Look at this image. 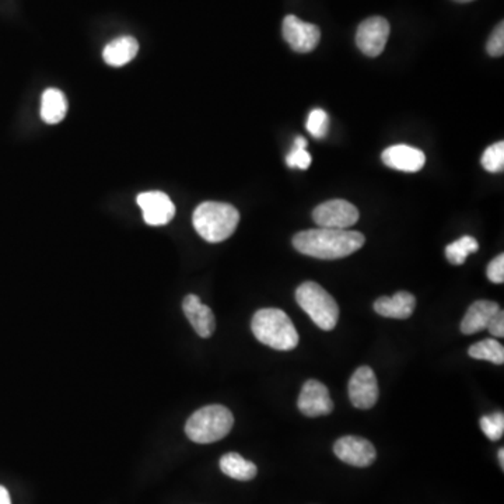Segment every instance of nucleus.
<instances>
[{
	"instance_id": "1",
	"label": "nucleus",
	"mask_w": 504,
	"mask_h": 504,
	"mask_svg": "<svg viewBox=\"0 0 504 504\" xmlns=\"http://www.w3.org/2000/svg\"><path fill=\"white\" fill-rule=\"evenodd\" d=\"M366 243L359 231L340 229H312L293 237V246L304 256L318 259H341L352 256Z\"/></svg>"
},
{
	"instance_id": "2",
	"label": "nucleus",
	"mask_w": 504,
	"mask_h": 504,
	"mask_svg": "<svg viewBox=\"0 0 504 504\" xmlns=\"http://www.w3.org/2000/svg\"><path fill=\"white\" fill-rule=\"evenodd\" d=\"M257 340L275 350H293L299 345V333L286 313L279 308H262L251 321Z\"/></svg>"
},
{
	"instance_id": "3",
	"label": "nucleus",
	"mask_w": 504,
	"mask_h": 504,
	"mask_svg": "<svg viewBox=\"0 0 504 504\" xmlns=\"http://www.w3.org/2000/svg\"><path fill=\"white\" fill-rule=\"evenodd\" d=\"M240 221V213L233 205L223 202L201 203L192 216L196 233L208 243H221L233 236Z\"/></svg>"
},
{
	"instance_id": "4",
	"label": "nucleus",
	"mask_w": 504,
	"mask_h": 504,
	"mask_svg": "<svg viewBox=\"0 0 504 504\" xmlns=\"http://www.w3.org/2000/svg\"><path fill=\"white\" fill-rule=\"evenodd\" d=\"M233 425V414L226 406L208 405L191 415L185 425V433L193 443L210 444L228 436Z\"/></svg>"
},
{
	"instance_id": "5",
	"label": "nucleus",
	"mask_w": 504,
	"mask_h": 504,
	"mask_svg": "<svg viewBox=\"0 0 504 504\" xmlns=\"http://www.w3.org/2000/svg\"><path fill=\"white\" fill-rule=\"evenodd\" d=\"M297 304L312 318L313 322L322 331H332L340 320V307L330 293L315 284L304 282L296 290Z\"/></svg>"
},
{
	"instance_id": "6",
	"label": "nucleus",
	"mask_w": 504,
	"mask_h": 504,
	"mask_svg": "<svg viewBox=\"0 0 504 504\" xmlns=\"http://www.w3.org/2000/svg\"><path fill=\"white\" fill-rule=\"evenodd\" d=\"M359 210L355 205L345 200H332L321 203L313 212V220L324 229L346 230L358 223Z\"/></svg>"
},
{
	"instance_id": "7",
	"label": "nucleus",
	"mask_w": 504,
	"mask_h": 504,
	"mask_svg": "<svg viewBox=\"0 0 504 504\" xmlns=\"http://www.w3.org/2000/svg\"><path fill=\"white\" fill-rule=\"evenodd\" d=\"M282 33H284L285 41L294 52H312L320 44V27L312 23L303 22L293 14L285 17Z\"/></svg>"
},
{
	"instance_id": "8",
	"label": "nucleus",
	"mask_w": 504,
	"mask_h": 504,
	"mask_svg": "<svg viewBox=\"0 0 504 504\" xmlns=\"http://www.w3.org/2000/svg\"><path fill=\"white\" fill-rule=\"evenodd\" d=\"M389 23L381 16L369 17L359 25L356 45L364 55L376 58L383 53L389 37Z\"/></svg>"
},
{
	"instance_id": "9",
	"label": "nucleus",
	"mask_w": 504,
	"mask_h": 504,
	"mask_svg": "<svg viewBox=\"0 0 504 504\" xmlns=\"http://www.w3.org/2000/svg\"><path fill=\"white\" fill-rule=\"evenodd\" d=\"M378 383L371 368L361 366L349 381V398L358 409H370L378 401Z\"/></svg>"
},
{
	"instance_id": "10",
	"label": "nucleus",
	"mask_w": 504,
	"mask_h": 504,
	"mask_svg": "<svg viewBox=\"0 0 504 504\" xmlns=\"http://www.w3.org/2000/svg\"><path fill=\"white\" fill-rule=\"evenodd\" d=\"M333 453L345 464L352 467H370L377 458L374 445L369 440L358 436H345L336 440Z\"/></svg>"
},
{
	"instance_id": "11",
	"label": "nucleus",
	"mask_w": 504,
	"mask_h": 504,
	"mask_svg": "<svg viewBox=\"0 0 504 504\" xmlns=\"http://www.w3.org/2000/svg\"><path fill=\"white\" fill-rule=\"evenodd\" d=\"M136 202L149 226H165L174 219L175 206L167 193L160 191L142 192L137 195Z\"/></svg>"
},
{
	"instance_id": "12",
	"label": "nucleus",
	"mask_w": 504,
	"mask_h": 504,
	"mask_svg": "<svg viewBox=\"0 0 504 504\" xmlns=\"http://www.w3.org/2000/svg\"><path fill=\"white\" fill-rule=\"evenodd\" d=\"M297 406L307 417L325 416L333 411V402L327 386L317 380L305 381Z\"/></svg>"
},
{
	"instance_id": "13",
	"label": "nucleus",
	"mask_w": 504,
	"mask_h": 504,
	"mask_svg": "<svg viewBox=\"0 0 504 504\" xmlns=\"http://www.w3.org/2000/svg\"><path fill=\"white\" fill-rule=\"evenodd\" d=\"M384 164L398 172L417 173L424 168L426 156L422 150L409 145H394L381 154Z\"/></svg>"
},
{
	"instance_id": "14",
	"label": "nucleus",
	"mask_w": 504,
	"mask_h": 504,
	"mask_svg": "<svg viewBox=\"0 0 504 504\" xmlns=\"http://www.w3.org/2000/svg\"><path fill=\"white\" fill-rule=\"evenodd\" d=\"M185 317L201 338H210L216 330L215 314L196 294H188L182 302Z\"/></svg>"
},
{
	"instance_id": "15",
	"label": "nucleus",
	"mask_w": 504,
	"mask_h": 504,
	"mask_svg": "<svg viewBox=\"0 0 504 504\" xmlns=\"http://www.w3.org/2000/svg\"><path fill=\"white\" fill-rule=\"evenodd\" d=\"M500 310L498 303L490 302V300H478V302L472 303L461 322V332L465 335H472V333L488 330L489 322Z\"/></svg>"
},
{
	"instance_id": "16",
	"label": "nucleus",
	"mask_w": 504,
	"mask_h": 504,
	"mask_svg": "<svg viewBox=\"0 0 504 504\" xmlns=\"http://www.w3.org/2000/svg\"><path fill=\"white\" fill-rule=\"evenodd\" d=\"M416 297L409 292H397L392 297H380L374 302V310L381 317L406 320L414 314Z\"/></svg>"
},
{
	"instance_id": "17",
	"label": "nucleus",
	"mask_w": 504,
	"mask_h": 504,
	"mask_svg": "<svg viewBox=\"0 0 504 504\" xmlns=\"http://www.w3.org/2000/svg\"><path fill=\"white\" fill-rule=\"evenodd\" d=\"M139 52V42L131 35L112 40L103 51V60L112 68H121L136 58Z\"/></svg>"
},
{
	"instance_id": "18",
	"label": "nucleus",
	"mask_w": 504,
	"mask_h": 504,
	"mask_svg": "<svg viewBox=\"0 0 504 504\" xmlns=\"http://www.w3.org/2000/svg\"><path fill=\"white\" fill-rule=\"evenodd\" d=\"M68 112L65 94L58 89H47L41 97V118L45 124L55 125L63 121Z\"/></svg>"
},
{
	"instance_id": "19",
	"label": "nucleus",
	"mask_w": 504,
	"mask_h": 504,
	"mask_svg": "<svg viewBox=\"0 0 504 504\" xmlns=\"http://www.w3.org/2000/svg\"><path fill=\"white\" fill-rule=\"evenodd\" d=\"M220 470L224 475L230 476L236 481H241V482L254 480L258 473V468L254 462L246 460L237 453H229L220 458Z\"/></svg>"
},
{
	"instance_id": "20",
	"label": "nucleus",
	"mask_w": 504,
	"mask_h": 504,
	"mask_svg": "<svg viewBox=\"0 0 504 504\" xmlns=\"http://www.w3.org/2000/svg\"><path fill=\"white\" fill-rule=\"evenodd\" d=\"M468 355L476 360L492 361L495 364L504 363L503 345L496 340H483L473 343L468 350Z\"/></svg>"
},
{
	"instance_id": "21",
	"label": "nucleus",
	"mask_w": 504,
	"mask_h": 504,
	"mask_svg": "<svg viewBox=\"0 0 504 504\" xmlns=\"http://www.w3.org/2000/svg\"><path fill=\"white\" fill-rule=\"evenodd\" d=\"M478 249H480V244H478L476 238L464 236L461 237L460 240L448 244L447 248H445V257H447L450 264L462 265L467 261L468 256L473 254V252H478Z\"/></svg>"
},
{
	"instance_id": "22",
	"label": "nucleus",
	"mask_w": 504,
	"mask_h": 504,
	"mask_svg": "<svg viewBox=\"0 0 504 504\" xmlns=\"http://www.w3.org/2000/svg\"><path fill=\"white\" fill-rule=\"evenodd\" d=\"M482 167L485 168L486 172L493 173H503L504 170V142H498V144L489 146L488 149L483 152Z\"/></svg>"
},
{
	"instance_id": "23",
	"label": "nucleus",
	"mask_w": 504,
	"mask_h": 504,
	"mask_svg": "<svg viewBox=\"0 0 504 504\" xmlns=\"http://www.w3.org/2000/svg\"><path fill=\"white\" fill-rule=\"evenodd\" d=\"M305 128L315 139H324L330 129V117L324 109L315 108L310 112Z\"/></svg>"
},
{
	"instance_id": "24",
	"label": "nucleus",
	"mask_w": 504,
	"mask_h": 504,
	"mask_svg": "<svg viewBox=\"0 0 504 504\" xmlns=\"http://www.w3.org/2000/svg\"><path fill=\"white\" fill-rule=\"evenodd\" d=\"M481 429L485 433V436L492 442H498L503 437L504 433V415L503 412H496L492 415H485L481 419Z\"/></svg>"
},
{
	"instance_id": "25",
	"label": "nucleus",
	"mask_w": 504,
	"mask_h": 504,
	"mask_svg": "<svg viewBox=\"0 0 504 504\" xmlns=\"http://www.w3.org/2000/svg\"><path fill=\"white\" fill-rule=\"evenodd\" d=\"M486 51L493 58L503 56L504 53V23H499L498 27L493 30L492 35L488 40Z\"/></svg>"
},
{
	"instance_id": "26",
	"label": "nucleus",
	"mask_w": 504,
	"mask_h": 504,
	"mask_svg": "<svg viewBox=\"0 0 504 504\" xmlns=\"http://www.w3.org/2000/svg\"><path fill=\"white\" fill-rule=\"evenodd\" d=\"M286 164L290 168H300V170H307L312 164V154L305 149H296L293 147L292 152L287 154Z\"/></svg>"
},
{
	"instance_id": "27",
	"label": "nucleus",
	"mask_w": 504,
	"mask_h": 504,
	"mask_svg": "<svg viewBox=\"0 0 504 504\" xmlns=\"http://www.w3.org/2000/svg\"><path fill=\"white\" fill-rule=\"evenodd\" d=\"M486 275H488V279L493 284H503L504 282V256H500L493 258V261L488 265V269H486Z\"/></svg>"
},
{
	"instance_id": "28",
	"label": "nucleus",
	"mask_w": 504,
	"mask_h": 504,
	"mask_svg": "<svg viewBox=\"0 0 504 504\" xmlns=\"http://www.w3.org/2000/svg\"><path fill=\"white\" fill-rule=\"evenodd\" d=\"M489 332L492 333L493 336H498V338H503L504 336V314L503 310L498 313L492 321L489 322L488 327Z\"/></svg>"
},
{
	"instance_id": "29",
	"label": "nucleus",
	"mask_w": 504,
	"mask_h": 504,
	"mask_svg": "<svg viewBox=\"0 0 504 504\" xmlns=\"http://www.w3.org/2000/svg\"><path fill=\"white\" fill-rule=\"evenodd\" d=\"M0 504H12L9 490L4 485H0Z\"/></svg>"
},
{
	"instance_id": "30",
	"label": "nucleus",
	"mask_w": 504,
	"mask_h": 504,
	"mask_svg": "<svg viewBox=\"0 0 504 504\" xmlns=\"http://www.w3.org/2000/svg\"><path fill=\"white\" fill-rule=\"evenodd\" d=\"M499 461H500V467L501 470H503L504 468V448H500V450H499Z\"/></svg>"
},
{
	"instance_id": "31",
	"label": "nucleus",
	"mask_w": 504,
	"mask_h": 504,
	"mask_svg": "<svg viewBox=\"0 0 504 504\" xmlns=\"http://www.w3.org/2000/svg\"><path fill=\"white\" fill-rule=\"evenodd\" d=\"M457 4H470V2H473V0H454Z\"/></svg>"
}]
</instances>
